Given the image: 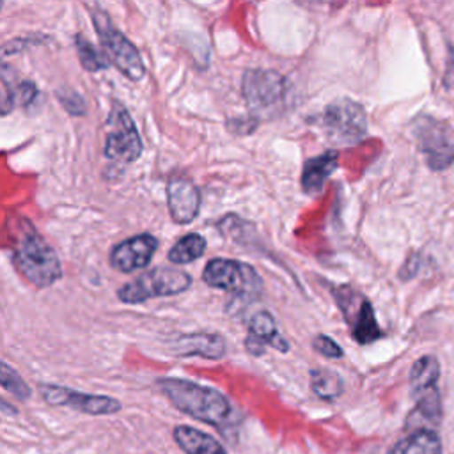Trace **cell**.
<instances>
[{
    "label": "cell",
    "instance_id": "obj_16",
    "mask_svg": "<svg viewBox=\"0 0 454 454\" xmlns=\"http://www.w3.org/2000/svg\"><path fill=\"white\" fill-rule=\"evenodd\" d=\"M174 353L218 360L225 355V340L218 333H184L174 342Z\"/></svg>",
    "mask_w": 454,
    "mask_h": 454
},
{
    "label": "cell",
    "instance_id": "obj_4",
    "mask_svg": "<svg viewBox=\"0 0 454 454\" xmlns=\"http://www.w3.org/2000/svg\"><path fill=\"white\" fill-rule=\"evenodd\" d=\"M314 122L323 129L330 142L340 145L356 144L367 133V117L362 105L348 98L326 105Z\"/></svg>",
    "mask_w": 454,
    "mask_h": 454
},
{
    "label": "cell",
    "instance_id": "obj_14",
    "mask_svg": "<svg viewBox=\"0 0 454 454\" xmlns=\"http://www.w3.org/2000/svg\"><path fill=\"white\" fill-rule=\"evenodd\" d=\"M167 207L176 223H190L200 209V193L186 177H174L167 184Z\"/></svg>",
    "mask_w": 454,
    "mask_h": 454
},
{
    "label": "cell",
    "instance_id": "obj_1",
    "mask_svg": "<svg viewBox=\"0 0 454 454\" xmlns=\"http://www.w3.org/2000/svg\"><path fill=\"white\" fill-rule=\"evenodd\" d=\"M156 385L174 408L216 427L227 436V429L232 422V406L222 392L181 378H160Z\"/></svg>",
    "mask_w": 454,
    "mask_h": 454
},
{
    "label": "cell",
    "instance_id": "obj_15",
    "mask_svg": "<svg viewBox=\"0 0 454 454\" xmlns=\"http://www.w3.org/2000/svg\"><path fill=\"white\" fill-rule=\"evenodd\" d=\"M268 346L280 353H286L289 349V344L284 339V335H280L273 316L270 312L262 310V312L254 314L248 323L245 348L250 355L261 356V355H264Z\"/></svg>",
    "mask_w": 454,
    "mask_h": 454
},
{
    "label": "cell",
    "instance_id": "obj_11",
    "mask_svg": "<svg viewBox=\"0 0 454 454\" xmlns=\"http://www.w3.org/2000/svg\"><path fill=\"white\" fill-rule=\"evenodd\" d=\"M39 392L43 399L51 406H67L87 415H114L122 408L121 401H117L115 397L85 394L60 385L41 383Z\"/></svg>",
    "mask_w": 454,
    "mask_h": 454
},
{
    "label": "cell",
    "instance_id": "obj_13",
    "mask_svg": "<svg viewBox=\"0 0 454 454\" xmlns=\"http://www.w3.org/2000/svg\"><path fill=\"white\" fill-rule=\"evenodd\" d=\"M158 248V239L153 234H138L117 243L110 252L112 268L129 273L135 270H144L149 266L154 252Z\"/></svg>",
    "mask_w": 454,
    "mask_h": 454
},
{
    "label": "cell",
    "instance_id": "obj_21",
    "mask_svg": "<svg viewBox=\"0 0 454 454\" xmlns=\"http://www.w3.org/2000/svg\"><path fill=\"white\" fill-rule=\"evenodd\" d=\"M310 388L325 401H333L342 394V380L335 371L316 367L310 371Z\"/></svg>",
    "mask_w": 454,
    "mask_h": 454
},
{
    "label": "cell",
    "instance_id": "obj_17",
    "mask_svg": "<svg viewBox=\"0 0 454 454\" xmlns=\"http://www.w3.org/2000/svg\"><path fill=\"white\" fill-rule=\"evenodd\" d=\"M339 163L337 151H325L305 161L301 172V188L307 195H316L323 190L325 181L333 174Z\"/></svg>",
    "mask_w": 454,
    "mask_h": 454
},
{
    "label": "cell",
    "instance_id": "obj_18",
    "mask_svg": "<svg viewBox=\"0 0 454 454\" xmlns=\"http://www.w3.org/2000/svg\"><path fill=\"white\" fill-rule=\"evenodd\" d=\"M174 440L186 454H227L213 436L192 426H176Z\"/></svg>",
    "mask_w": 454,
    "mask_h": 454
},
{
    "label": "cell",
    "instance_id": "obj_24",
    "mask_svg": "<svg viewBox=\"0 0 454 454\" xmlns=\"http://www.w3.org/2000/svg\"><path fill=\"white\" fill-rule=\"evenodd\" d=\"M312 348H314L319 355H323V356H326V358H342V355H344L342 348H340L332 337H328V335H317V337L312 340Z\"/></svg>",
    "mask_w": 454,
    "mask_h": 454
},
{
    "label": "cell",
    "instance_id": "obj_2",
    "mask_svg": "<svg viewBox=\"0 0 454 454\" xmlns=\"http://www.w3.org/2000/svg\"><path fill=\"white\" fill-rule=\"evenodd\" d=\"M12 262L18 271L35 287H50L62 277V264L57 252L43 236L25 222L12 252Z\"/></svg>",
    "mask_w": 454,
    "mask_h": 454
},
{
    "label": "cell",
    "instance_id": "obj_12",
    "mask_svg": "<svg viewBox=\"0 0 454 454\" xmlns=\"http://www.w3.org/2000/svg\"><path fill=\"white\" fill-rule=\"evenodd\" d=\"M413 135L433 170H443L454 161V147L442 124L429 117H419L413 124Z\"/></svg>",
    "mask_w": 454,
    "mask_h": 454
},
{
    "label": "cell",
    "instance_id": "obj_7",
    "mask_svg": "<svg viewBox=\"0 0 454 454\" xmlns=\"http://www.w3.org/2000/svg\"><path fill=\"white\" fill-rule=\"evenodd\" d=\"M202 280L209 287L232 293L236 298L254 300L262 289V280L250 264L223 257L211 259L204 266Z\"/></svg>",
    "mask_w": 454,
    "mask_h": 454
},
{
    "label": "cell",
    "instance_id": "obj_9",
    "mask_svg": "<svg viewBox=\"0 0 454 454\" xmlns=\"http://www.w3.org/2000/svg\"><path fill=\"white\" fill-rule=\"evenodd\" d=\"M438 376L440 365L438 360L431 355L419 358L410 371V388L417 403V411L426 417V420H440L442 404L438 394Z\"/></svg>",
    "mask_w": 454,
    "mask_h": 454
},
{
    "label": "cell",
    "instance_id": "obj_6",
    "mask_svg": "<svg viewBox=\"0 0 454 454\" xmlns=\"http://www.w3.org/2000/svg\"><path fill=\"white\" fill-rule=\"evenodd\" d=\"M192 277L186 271L174 268H154L144 271L137 278L117 289V296L124 303H142L156 296H172L190 287Z\"/></svg>",
    "mask_w": 454,
    "mask_h": 454
},
{
    "label": "cell",
    "instance_id": "obj_3",
    "mask_svg": "<svg viewBox=\"0 0 454 454\" xmlns=\"http://www.w3.org/2000/svg\"><path fill=\"white\" fill-rule=\"evenodd\" d=\"M92 21L108 62L114 64L129 80L140 82L145 76V64L137 46L119 28H115L105 11L96 9L92 12Z\"/></svg>",
    "mask_w": 454,
    "mask_h": 454
},
{
    "label": "cell",
    "instance_id": "obj_5",
    "mask_svg": "<svg viewBox=\"0 0 454 454\" xmlns=\"http://www.w3.org/2000/svg\"><path fill=\"white\" fill-rule=\"evenodd\" d=\"M241 92L252 115L266 119L282 112L286 80L273 69H248L241 80Z\"/></svg>",
    "mask_w": 454,
    "mask_h": 454
},
{
    "label": "cell",
    "instance_id": "obj_10",
    "mask_svg": "<svg viewBox=\"0 0 454 454\" xmlns=\"http://www.w3.org/2000/svg\"><path fill=\"white\" fill-rule=\"evenodd\" d=\"M335 301L344 312L346 321L351 326V337L358 344H371L381 337V330L378 326L374 309L371 301L360 296L348 286H340L333 291Z\"/></svg>",
    "mask_w": 454,
    "mask_h": 454
},
{
    "label": "cell",
    "instance_id": "obj_23",
    "mask_svg": "<svg viewBox=\"0 0 454 454\" xmlns=\"http://www.w3.org/2000/svg\"><path fill=\"white\" fill-rule=\"evenodd\" d=\"M0 383H2L4 390L12 394L14 397H18L20 401H27L32 394L28 385L23 381V378L7 362H2V365H0Z\"/></svg>",
    "mask_w": 454,
    "mask_h": 454
},
{
    "label": "cell",
    "instance_id": "obj_22",
    "mask_svg": "<svg viewBox=\"0 0 454 454\" xmlns=\"http://www.w3.org/2000/svg\"><path fill=\"white\" fill-rule=\"evenodd\" d=\"M74 46H76V53H78V59H80V64L90 71V73H96V71H101V69H106L110 66V62L106 60V57H103L96 48L94 44L83 37L82 34H76L74 35Z\"/></svg>",
    "mask_w": 454,
    "mask_h": 454
},
{
    "label": "cell",
    "instance_id": "obj_25",
    "mask_svg": "<svg viewBox=\"0 0 454 454\" xmlns=\"http://www.w3.org/2000/svg\"><path fill=\"white\" fill-rule=\"evenodd\" d=\"M57 96H59V99H60V105H62L69 114H73V115H83V114H85V103H83L82 96H78L76 92H73V90H67V92L59 90Z\"/></svg>",
    "mask_w": 454,
    "mask_h": 454
},
{
    "label": "cell",
    "instance_id": "obj_8",
    "mask_svg": "<svg viewBox=\"0 0 454 454\" xmlns=\"http://www.w3.org/2000/svg\"><path fill=\"white\" fill-rule=\"evenodd\" d=\"M106 122L108 133L105 142V156L108 160L122 163H131L138 160L144 149L142 138L131 115L119 101L112 103V110Z\"/></svg>",
    "mask_w": 454,
    "mask_h": 454
},
{
    "label": "cell",
    "instance_id": "obj_19",
    "mask_svg": "<svg viewBox=\"0 0 454 454\" xmlns=\"http://www.w3.org/2000/svg\"><path fill=\"white\" fill-rule=\"evenodd\" d=\"M388 454H442V443L434 431L419 429L394 443Z\"/></svg>",
    "mask_w": 454,
    "mask_h": 454
},
{
    "label": "cell",
    "instance_id": "obj_20",
    "mask_svg": "<svg viewBox=\"0 0 454 454\" xmlns=\"http://www.w3.org/2000/svg\"><path fill=\"white\" fill-rule=\"evenodd\" d=\"M206 248H207L206 239L197 232H190L183 236L179 241H176V245L168 250L167 257L174 264H188L202 257Z\"/></svg>",
    "mask_w": 454,
    "mask_h": 454
}]
</instances>
